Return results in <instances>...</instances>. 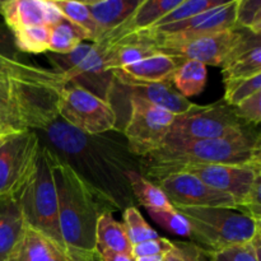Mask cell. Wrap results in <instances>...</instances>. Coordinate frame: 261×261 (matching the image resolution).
I'll use <instances>...</instances> for the list:
<instances>
[{
    "mask_svg": "<svg viewBox=\"0 0 261 261\" xmlns=\"http://www.w3.org/2000/svg\"><path fill=\"white\" fill-rule=\"evenodd\" d=\"M69 251H70V254L73 255L74 260L75 261H99L98 251L91 252V254H86V252H76V251H73V250H69Z\"/></svg>",
    "mask_w": 261,
    "mask_h": 261,
    "instance_id": "cell-41",
    "label": "cell"
},
{
    "mask_svg": "<svg viewBox=\"0 0 261 261\" xmlns=\"http://www.w3.org/2000/svg\"><path fill=\"white\" fill-rule=\"evenodd\" d=\"M176 172L191 173L211 188L229 194L240 208L255 180L261 176V165H194Z\"/></svg>",
    "mask_w": 261,
    "mask_h": 261,
    "instance_id": "cell-14",
    "label": "cell"
},
{
    "mask_svg": "<svg viewBox=\"0 0 261 261\" xmlns=\"http://www.w3.org/2000/svg\"><path fill=\"white\" fill-rule=\"evenodd\" d=\"M224 3L226 2H221V0H182L177 7L173 8L170 13H167L165 17L161 18L154 27H162V25L182 22V20L195 17L200 13L206 12L212 8L219 7Z\"/></svg>",
    "mask_w": 261,
    "mask_h": 261,
    "instance_id": "cell-30",
    "label": "cell"
},
{
    "mask_svg": "<svg viewBox=\"0 0 261 261\" xmlns=\"http://www.w3.org/2000/svg\"><path fill=\"white\" fill-rule=\"evenodd\" d=\"M8 261H75L66 247L25 227L22 241Z\"/></svg>",
    "mask_w": 261,
    "mask_h": 261,
    "instance_id": "cell-19",
    "label": "cell"
},
{
    "mask_svg": "<svg viewBox=\"0 0 261 261\" xmlns=\"http://www.w3.org/2000/svg\"><path fill=\"white\" fill-rule=\"evenodd\" d=\"M58 116L91 137L112 132L117 125L116 110L111 102L70 83L61 94Z\"/></svg>",
    "mask_w": 261,
    "mask_h": 261,
    "instance_id": "cell-10",
    "label": "cell"
},
{
    "mask_svg": "<svg viewBox=\"0 0 261 261\" xmlns=\"http://www.w3.org/2000/svg\"><path fill=\"white\" fill-rule=\"evenodd\" d=\"M194 165H261L260 134L222 139L170 140L139 160V172L150 181Z\"/></svg>",
    "mask_w": 261,
    "mask_h": 261,
    "instance_id": "cell-3",
    "label": "cell"
},
{
    "mask_svg": "<svg viewBox=\"0 0 261 261\" xmlns=\"http://www.w3.org/2000/svg\"><path fill=\"white\" fill-rule=\"evenodd\" d=\"M64 17L60 13V10L56 8L53 0H45V23L47 27L58 24L60 20H63Z\"/></svg>",
    "mask_w": 261,
    "mask_h": 261,
    "instance_id": "cell-39",
    "label": "cell"
},
{
    "mask_svg": "<svg viewBox=\"0 0 261 261\" xmlns=\"http://www.w3.org/2000/svg\"><path fill=\"white\" fill-rule=\"evenodd\" d=\"M236 28L247 31L255 36L261 33L260 0H237Z\"/></svg>",
    "mask_w": 261,
    "mask_h": 261,
    "instance_id": "cell-32",
    "label": "cell"
},
{
    "mask_svg": "<svg viewBox=\"0 0 261 261\" xmlns=\"http://www.w3.org/2000/svg\"><path fill=\"white\" fill-rule=\"evenodd\" d=\"M99 261H135L133 256L111 251H98Z\"/></svg>",
    "mask_w": 261,
    "mask_h": 261,
    "instance_id": "cell-40",
    "label": "cell"
},
{
    "mask_svg": "<svg viewBox=\"0 0 261 261\" xmlns=\"http://www.w3.org/2000/svg\"><path fill=\"white\" fill-rule=\"evenodd\" d=\"M68 84L59 71L23 63L0 50V117L12 132H36L51 124Z\"/></svg>",
    "mask_w": 261,
    "mask_h": 261,
    "instance_id": "cell-2",
    "label": "cell"
},
{
    "mask_svg": "<svg viewBox=\"0 0 261 261\" xmlns=\"http://www.w3.org/2000/svg\"><path fill=\"white\" fill-rule=\"evenodd\" d=\"M10 133H14V132H12V130H10V127L8 126V125L3 121L2 117H0V137H2V135H5V134H10Z\"/></svg>",
    "mask_w": 261,
    "mask_h": 261,
    "instance_id": "cell-42",
    "label": "cell"
},
{
    "mask_svg": "<svg viewBox=\"0 0 261 261\" xmlns=\"http://www.w3.org/2000/svg\"><path fill=\"white\" fill-rule=\"evenodd\" d=\"M261 234H257L251 242L228 249L211 251L209 261H260Z\"/></svg>",
    "mask_w": 261,
    "mask_h": 261,
    "instance_id": "cell-33",
    "label": "cell"
},
{
    "mask_svg": "<svg viewBox=\"0 0 261 261\" xmlns=\"http://www.w3.org/2000/svg\"><path fill=\"white\" fill-rule=\"evenodd\" d=\"M140 2L142 0H98L83 3L91 12L103 38L107 33L120 27L134 13Z\"/></svg>",
    "mask_w": 261,
    "mask_h": 261,
    "instance_id": "cell-21",
    "label": "cell"
},
{
    "mask_svg": "<svg viewBox=\"0 0 261 261\" xmlns=\"http://www.w3.org/2000/svg\"><path fill=\"white\" fill-rule=\"evenodd\" d=\"M54 70L63 74L70 84L82 87L110 102L115 79L105 68V46L101 42L81 43L65 55H50Z\"/></svg>",
    "mask_w": 261,
    "mask_h": 261,
    "instance_id": "cell-9",
    "label": "cell"
},
{
    "mask_svg": "<svg viewBox=\"0 0 261 261\" xmlns=\"http://www.w3.org/2000/svg\"><path fill=\"white\" fill-rule=\"evenodd\" d=\"M135 261H163V256H143L134 259Z\"/></svg>",
    "mask_w": 261,
    "mask_h": 261,
    "instance_id": "cell-43",
    "label": "cell"
},
{
    "mask_svg": "<svg viewBox=\"0 0 261 261\" xmlns=\"http://www.w3.org/2000/svg\"><path fill=\"white\" fill-rule=\"evenodd\" d=\"M261 176L255 180L254 185H252L251 190L247 194L246 199L244 200L242 205L240 206L239 211L244 212V213L249 214L256 221L261 222V201H260V194H261Z\"/></svg>",
    "mask_w": 261,
    "mask_h": 261,
    "instance_id": "cell-38",
    "label": "cell"
},
{
    "mask_svg": "<svg viewBox=\"0 0 261 261\" xmlns=\"http://www.w3.org/2000/svg\"><path fill=\"white\" fill-rule=\"evenodd\" d=\"M54 178L58 194L59 226L64 246L76 252H97L96 228L99 217L119 209L89 186L70 165L61 161L56 154Z\"/></svg>",
    "mask_w": 261,
    "mask_h": 261,
    "instance_id": "cell-4",
    "label": "cell"
},
{
    "mask_svg": "<svg viewBox=\"0 0 261 261\" xmlns=\"http://www.w3.org/2000/svg\"><path fill=\"white\" fill-rule=\"evenodd\" d=\"M172 249L163 256V261H209L211 251L194 242L172 241Z\"/></svg>",
    "mask_w": 261,
    "mask_h": 261,
    "instance_id": "cell-35",
    "label": "cell"
},
{
    "mask_svg": "<svg viewBox=\"0 0 261 261\" xmlns=\"http://www.w3.org/2000/svg\"><path fill=\"white\" fill-rule=\"evenodd\" d=\"M233 110L242 121L257 126L261 121V91L234 106Z\"/></svg>",
    "mask_w": 261,
    "mask_h": 261,
    "instance_id": "cell-36",
    "label": "cell"
},
{
    "mask_svg": "<svg viewBox=\"0 0 261 261\" xmlns=\"http://www.w3.org/2000/svg\"><path fill=\"white\" fill-rule=\"evenodd\" d=\"M153 182L165 191L173 208L224 206L239 209V204L233 196L211 188L191 173H171Z\"/></svg>",
    "mask_w": 261,
    "mask_h": 261,
    "instance_id": "cell-12",
    "label": "cell"
},
{
    "mask_svg": "<svg viewBox=\"0 0 261 261\" xmlns=\"http://www.w3.org/2000/svg\"><path fill=\"white\" fill-rule=\"evenodd\" d=\"M252 132L255 126L242 121L233 107L218 101L206 106L194 105L188 112L176 116L166 142L222 139Z\"/></svg>",
    "mask_w": 261,
    "mask_h": 261,
    "instance_id": "cell-7",
    "label": "cell"
},
{
    "mask_svg": "<svg viewBox=\"0 0 261 261\" xmlns=\"http://www.w3.org/2000/svg\"><path fill=\"white\" fill-rule=\"evenodd\" d=\"M25 227L19 198H0V261H8L14 254Z\"/></svg>",
    "mask_w": 261,
    "mask_h": 261,
    "instance_id": "cell-20",
    "label": "cell"
},
{
    "mask_svg": "<svg viewBox=\"0 0 261 261\" xmlns=\"http://www.w3.org/2000/svg\"><path fill=\"white\" fill-rule=\"evenodd\" d=\"M83 41H86L83 33L64 18L58 24L50 27V42H48L47 53L65 55L78 47L81 43H83Z\"/></svg>",
    "mask_w": 261,
    "mask_h": 261,
    "instance_id": "cell-27",
    "label": "cell"
},
{
    "mask_svg": "<svg viewBox=\"0 0 261 261\" xmlns=\"http://www.w3.org/2000/svg\"><path fill=\"white\" fill-rule=\"evenodd\" d=\"M96 245L98 251H111L133 256V245L124 226L114 218L112 213H105L99 217L96 228Z\"/></svg>",
    "mask_w": 261,
    "mask_h": 261,
    "instance_id": "cell-23",
    "label": "cell"
},
{
    "mask_svg": "<svg viewBox=\"0 0 261 261\" xmlns=\"http://www.w3.org/2000/svg\"><path fill=\"white\" fill-rule=\"evenodd\" d=\"M42 132L50 143L48 148L119 211L134 206L126 172L139 171V158L130 153L126 143L117 142L107 133L93 137L83 134L59 116Z\"/></svg>",
    "mask_w": 261,
    "mask_h": 261,
    "instance_id": "cell-1",
    "label": "cell"
},
{
    "mask_svg": "<svg viewBox=\"0 0 261 261\" xmlns=\"http://www.w3.org/2000/svg\"><path fill=\"white\" fill-rule=\"evenodd\" d=\"M126 178L134 200H137L145 209L168 211L173 208L165 191L155 182L145 178L138 170L127 171Z\"/></svg>",
    "mask_w": 261,
    "mask_h": 261,
    "instance_id": "cell-24",
    "label": "cell"
},
{
    "mask_svg": "<svg viewBox=\"0 0 261 261\" xmlns=\"http://www.w3.org/2000/svg\"><path fill=\"white\" fill-rule=\"evenodd\" d=\"M53 2L60 10L63 17L83 33L86 40L92 42H98L101 40V31L83 2H71V0H53Z\"/></svg>",
    "mask_w": 261,
    "mask_h": 261,
    "instance_id": "cell-26",
    "label": "cell"
},
{
    "mask_svg": "<svg viewBox=\"0 0 261 261\" xmlns=\"http://www.w3.org/2000/svg\"><path fill=\"white\" fill-rule=\"evenodd\" d=\"M206 66L195 60H186L173 74L172 84L178 93L185 98L195 97L204 91L206 86Z\"/></svg>",
    "mask_w": 261,
    "mask_h": 261,
    "instance_id": "cell-25",
    "label": "cell"
},
{
    "mask_svg": "<svg viewBox=\"0 0 261 261\" xmlns=\"http://www.w3.org/2000/svg\"><path fill=\"white\" fill-rule=\"evenodd\" d=\"M54 162V152L47 145H42L37 167L18 198L27 227L64 246L59 226Z\"/></svg>",
    "mask_w": 261,
    "mask_h": 261,
    "instance_id": "cell-6",
    "label": "cell"
},
{
    "mask_svg": "<svg viewBox=\"0 0 261 261\" xmlns=\"http://www.w3.org/2000/svg\"><path fill=\"white\" fill-rule=\"evenodd\" d=\"M175 209L189 222L194 244L209 251L246 245L261 234V222L239 209L224 206Z\"/></svg>",
    "mask_w": 261,
    "mask_h": 261,
    "instance_id": "cell-5",
    "label": "cell"
},
{
    "mask_svg": "<svg viewBox=\"0 0 261 261\" xmlns=\"http://www.w3.org/2000/svg\"><path fill=\"white\" fill-rule=\"evenodd\" d=\"M247 31L233 28L191 40L180 45L154 46L160 53L175 56L182 61L195 60L204 65L222 66L237 46L244 41Z\"/></svg>",
    "mask_w": 261,
    "mask_h": 261,
    "instance_id": "cell-13",
    "label": "cell"
},
{
    "mask_svg": "<svg viewBox=\"0 0 261 261\" xmlns=\"http://www.w3.org/2000/svg\"><path fill=\"white\" fill-rule=\"evenodd\" d=\"M182 0H142L132 15L120 27L107 33L98 42L112 45L130 35L154 27L158 20L177 7Z\"/></svg>",
    "mask_w": 261,
    "mask_h": 261,
    "instance_id": "cell-16",
    "label": "cell"
},
{
    "mask_svg": "<svg viewBox=\"0 0 261 261\" xmlns=\"http://www.w3.org/2000/svg\"><path fill=\"white\" fill-rule=\"evenodd\" d=\"M15 46L23 53L43 54L48 51L50 42V27L47 25H32L14 31Z\"/></svg>",
    "mask_w": 261,
    "mask_h": 261,
    "instance_id": "cell-28",
    "label": "cell"
},
{
    "mask_svg": "<svg viewBox=\"0 0 261 261\" xmlns=\"http://www.w3.org/2000/svg\"><path fill=\"white\" fill-rule=\"evenodd\" d=\"M121 223L133 246L160 237L157 231H154L149 226V223L145 221L139 209L135 208V206H129V208L124 209Z\"/></svg>",
    "mask_w": 261,
    "mask_h": 261,
    "instance_id": "cell-29",
    "label": "cell"
},
{
    "mask_svg": "<svg viewBox=\"0 0 261 261\" xmlns=\"http://www.w3.org/2000/svg\"><path fill=\"white\" fill-rule=\"evenodd\" d=\"M261 91V74L245 79H234V81L224 82V97L223 101L228 106L234 107L252 94Z\"/></svg>",
    "mask_w": 261,
    "mask_h": 261,
    "instance_id": "cell-31",
    "label": "cell"
},
{
    "mask_svg": "<svg viewBox=\"0 0 261 261\" xmlns=\"http://www.w3.org/2000/svg\"><path fill=\"white\" fill-rule=\"evenodd\" d=\"M41 148L35 130L0 137V198L19 196L37 167Z\"/></svg>",
    "mask_w": 261,
    "mask_h": 261,
    "instance_id": "cell-8",
    "label": "cell"
},
{
    "mask_svg": "<svg viewBox=\"0 0 261 261\" xmlns=\"http://www.w3.org/2000/svg\"><path fill=\"white\" fill-rule=\"evenodd\" d=\"M223 82L245 79L261 74L260 36L247 32L244 41L221 66Z\"/></svg>",
    "mask_w": 261,
    "mask_h": 261,
    "instance_id": "cell-18",
    "label": "cell"
},
{
    "mask_svg": "<svg viewBox=\"0 0 261 261\" xmlns=\"http://www.w3.org/2000/svg\"><path fill=\"white\" fill-rule=\"evenodd\" d=\"M130 115L124 127L130 153L144 158L165 144L175 115L143 99L129 97Z\"/></svg>",
    "mask_w": 261,
    "mask_h": 261,
    "instance_id": "cell-11",
    "label": "cell"
},
{
    "mask_svg": "<svg viewBox=\"0 0 261 261\" xmlns=\"http://www.w3.org/2000/svg\"><path fill=\"white\" fill-rule=\"evenodd\" d=\"M0 14L14 32L19 28L46 25L45 0H5L0 2Z\"/></svg>",
    "mask_w": 261,
    "mask_h": 261,
    "instance_id": "cell-22",
    "label": "cell"
},
{
    "mask_svg": "<svg viewBox=\"0 0 261 261\" xmlns=\"http://www.w3.org/2000/svg\"><path fill=\"white\" fill-rule=\"evenodd\" d=\"M115 82L124 86L129 91V97L143 99L160 109L171 112L175 116L182 115L194 107L193 102L189 101L178 93L172 82L162 83H144V82L129 81V79L114 78Z\"/></svg>",
    "mask_w": 261,
    "mask_h": 261,
    "instance_id": "cell-15",
    "label": "cell"
},
{
    "mask_svg": "<svg viewBox=\"0 0 261 261\" xmlns=\"http://www.w3.org/2000/svg\"><path fill=\"white\" fill-rule=\"evenodd\" d=\"M172 241L165 237H157L154 240L142 242L139 245L133 246V257L143 256H165L172 249Z\"/></svg>",
    "mask_w": 261,
    "mask_h": 261,
    "instance_id": "cell-37",
    "label": "cell"
},
{
    "mask_svg": "<svg viewBox=\"0 0 261 261\" xmlns=\"http://www.w3.org/2000/svg\"><path fill=\"white\" fill-rule=\"evenodd\" d=\"M148 214L153 222L162 227L165 231L180 237L190 239V226L182 214L178 213L175 208L168 211H157V209H147Z\"/></svg>",
    "mask_w": 261,
    "mask_h": 261,
    "instance_id": "cell-34",
    "label": "cell"
},
{
    "mask_svg": "<svg viewBox=\"0 0 261 261\" xmlns=\"http://www.w3.org/2000/svg\"><path fill=\"white\" fill-rule=\"evenodd\" d=\"M182 63L184 61L181 59L166 55V54L158 51L143 60L112 71V75L114 78L144 82V83L172 82L173 74Z\"/></svg>",
    "mask_w": 261,
    "mask_h": 261,
    "instance_id": "cell-17",
    "label": "cell"
}]
</instances>
